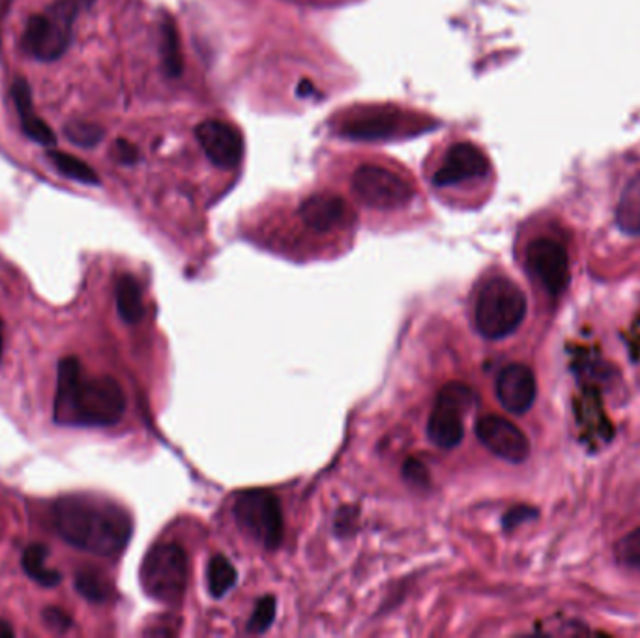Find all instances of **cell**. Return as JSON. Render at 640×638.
<instances>
[{
	"label": "cell",
	"instance_id": "6da1fadb",
	"mask_svg": "<svg viewBox=\"0 0 640 638\" xmlns=\"http://www.w3.org/2000/svg\"><path fill=\"white\" fill-rule=\"evenodd\" d=\"M53 524L68 545L107 558L124 551L131 537L130 515L88 494L59 498L53 506Z\"/></svg>",
	"mask_w": 640,
	"mask_h": 638
},
{
	"label": "cell",
	"instance_id": "7a4b0ae2",
	"mask_svg": "<svg viewBox=\"0 0 640 638\" xmlns=\"http://www.w3.org/2000/svg\"><path fill=\"white\" fill-rule=\"evenodd\" d=\"M126 412V395L111 377H83L77 358H64L57 373L55 421L75 427H111Z\"/></svg>",
	"mask_w": 640,
	"mask_h": 638
},
{
	"label": "cell",
	"instance_id": "3957f363",
	"mask_svg": "<svg viewBox=\"0 0 640 638\" xmlns=\"http://www.w3.org/2000/svg\"><path fill=\"white\" fill-rule=\"evenodd\" d=\"M526 296L508 277H493L481 287L474 320L485 339H504L513 334L526 317Z\"/></svg>",
	"mask_w": 640,
	"mask_h": 638
},
{
	"label": "cell",
	"instance_id": "277c9868",
	"mask_svg": "<svg viewBox=\"0 0 640 638\" xmlns=\"http://www.w3.org/2000/svg\"><path fill=\"white\" fill-rule=\"evenodd\" d=\"M141 586L148 597L160 603H178L188 586V556L184 549L176 543L154 545L141 566Z\"/></svg>",
	"mask_w": 640,
	"mask_h": 638
},
{
	"label": "cell",
	"instance_id": "5b68a950",
	"mask_svg": "<svg viewBox=\"0 0 640 638\" xmlns=\"http://www.w3.org/2000/svg\"><path fill=\"white\" fill-rule=\"evenodd\" d=\"M79 8L59 0L44 14L32 15L23 34V47L30 57L42 62L59 60L72 44V27Z\"/></svg>",
	"mask_w": 640,
	"mask_h": 638
},
{
	"label": "cell",
	"instance_id": "8992f818",
	"mask_svg": "<svg viewBox=\"0 0 640 638\" xmlns=\"http://www.w3.org/2000/svg\"><path fill=\"white\" fill-rule=\"evenodd\" d=\"M238 526L266 549H277L283 539V513L276 496L268 491H248L234 502Z\"/></svg>",
	"mask_w": 640,
	"mask_h": 638
},
{
	"label": "cell",
	"instance_id": "52a82bcc",
	"mask_svg": "<svg viewBox=\"0 0 640 638\" xmlns=\"http://www.w3.org/2000/svg\"><path fill=\"white\" fill-rule=\"evenodd\" d=\"M474 403V393L463 382H450L438 393L437 406L427 423L429 440L444 450L455 448L463 436V414Z\"/></svg>",
	"mask_w": 640,
	"mask_h": 638
},
{
	"label": "cell",
	"instance_id": "ba28073f",
	"mask_svg": "<svg viewBox=\"0 0 640 638\" xmlns=\"http://www.w3.org/2000/svg\"><path fill=\"white\" fill-rule=\"evenodd\" d=\"M352 188L365 204L380 210L405 206L414 195V189L405 178L375 165L360 167L352 176Z\"/></svg>",
	"mask_w": 640,
	"mask_h": 638
},
{
	"label": "cell",
	"instance_id": "9c48e42d",
	"mask_svg": "<svg viewBox=\"0 0 640 638\" xmlns=\"http://www.w3.org/2000/svg\"><path fill=\"white\" fill-rule=\"evenodd\" d=\"M526 266L532 277L551 296L562 294L569 285L568 253L551 238H539L528 246Z\"/></svg>",
	"mask_w": 640,
	"mask_h": 638
},
{
	"label": "cell",
	"instance_id": "30bf717a",
	"mask_svg": "<svg viewBox=\"0 0 640 638\" xmlns=\"http://www.w3.org/2000/svg\"><path fill=\"white\" fill-rule=\"evenodd\" d=\"M481 444L508 463H524L530 455V442L523 431L500 416H483L476 423Z\"/></svg>",
	"mask_w": 640,
	"mask_h": 638
},
{
	"label": "cell",
	"instance_id": "8fae6325",
	"mask_svg": "<svg viewBox=\"0 0 640 638\" xmlns=\"http://www.w3.org/2000/svg\"><path fill=\"white\" fill-rule=\"evenodd\" d=\"M199 145L203 146L206 158L219 169H233L244 152V141L240 131L227 122L206 120L195 130Z\"/></svg>",
	"mask_w": 640,
	"mask_h": 638
},
{
	"label": "cell",
	"instance_id": "7c38bea8",
	"mask_svg": "<svg viewBox=\"0 0 640 638\" xmlns=\"http://www.w3.org/2000/svg\"><path fill=\"white\" fill-rule=\"evenodd\" d=\"M487 171L489 160L478 146L472 143H457L451 146L437 173L433 174V184L437 188H448L463 180L481 178Z\"/></svg>",
	"mask_w": 640,
	"mask_h": 638
},
{
	"label": "cell",
	"instance_id": "4fadbf2b",
	"mask_svg": "<svg viewBox=\"0 0 640 638\" xmlns=\"http://www.w3.org/2000/svg\"><path fill=\"white\" fill-rule=\"evenodd\" d=\"M536 377L523 363H511L496 378V397L511 414L528 412L536 401Z\"/></svg>",
	"mask_w": 640,
	"mask_h": 638
},
{
	"label": "cell",
	"instance_id": "5bb4252c",
	"mask_svg": "<svg viewBox=\"0 0 640 638\" xmlns=\"http://www.w3.org/2000/svg\"><path fill=\"white\" fill-rule=\"evenodd\" d=\"M403 115L390 107H369L352 113L339 126V133L347 139L375 141L397 133L403 126Z\"/></svg>",
	"mask_w": 640,
	"mask_h": 638
},
{
	"label": "cell",
	"instance_id": "9a60e30c",
	"mask_svg": "<svg viewBox=\"0 0 640 638\" xmlns=\"http://www.w3.org/2000/svg\"><path fill=\"white\" fill-rule=\"evenodd\" d=\"M345 214H347L345 201L330 193L313 195L300 206V218L311 231H332L343 221Z\"/></svg>",
	"mask_w": 640,
	"mask_h": 638
},
{
	"label": "cell",
	"instance_id": "2e32d148",
	"mask_svg": "<svg viewBox=\"0 0 640 638\" xmlns=\"http://www.w3.org/2000/svg\"><path fill=\"white\" fill-rule=\"evenodd\" d=\"M10 92H12V100H14L15 107H17V115L21 120V128H23L30 141L42 146L55 145L57 143L55 133L40 116L36 115L29 83L23 81V79H17Z\"/></svg>",
	"mask_w": 640,
	"mask_h": 638
},
{
	"label": "cell",
	"instance_id": "e0dca14e",
	"mask_svg": "<svg viewBox=\"0 0 640 638\" xmlns=\"http://www.w3.org/2000/svg\"><path fill=\"white\" fill-rule=\"evenodd\" d=\"M117 309L120 319L128 324H137L145 317L143 290L133 276H122L117 283Z\"/></svg>",
	"mask_w": 640,
	"mask_h": 638
},
{
	"label": "cell",
	"instance_id": "ac0fdd59",
	"mask_svg": "<svg viewBox=\"0 0 640 638\" xmlns=\"http://www.w3.org/2000/svg\"><path fill=\"white\" fill-rule=\"evenodd\" d=\"M616 223L622 231L640 236V174L631 178L616 208Z\"/></svg>",
	"mask_w": 640,
	"mask_h": 638
},
{
	"label": "cell",
	"instance_id": "d6986e66",
	"mask_svg": "<svg viewBox=\"0 0 640 638\" xmlns=\"http://www.w3.org/2000/svg\"><path fill=\"white\" fill-rule=\"evenodd\" d=\"M47 556H49L47 547L40 545V543H32L21 556V566L34 582H38L40 586H45V588H53V586L60 584L62 575L59 571L45 566Z\"/></svg>",
	"mask_w": 640,
	"mask_h": 638
},
{
	"label": "cell",
	"instance_id": "ffe728a7",
	"mask_svg": "<svg viewBox=\"0 0 640 638\" xmlns=\"http://www.w3.org/2000/svg\"><path fill=\"white\" fill-rule=\"evenodd\" d=\"M47 160L51 161V165L55 167L57 173L75 180L79 184H88V186H98L100 184V176L94 173V169L79 158H75L72 154L60 152V150H51L47 154Z\"/></svg>",
	"mask_w": 640,
	"mask_h": 638
},
{
	"label": "cell",
	"instance_id": "44dd1931",
	"mask_svg": "<svg viewBox=\"0 0 640 638\" xmlns=\"http://www.w3.org/2000/svg\"><path fill=\"white\" fill-rule=\"evenodd\" d=\"M75 588L92 603H103L113 595V586L105 575L94 569H83L75 577Z\"/></svg>",
	"mask_w": 640,
	"mask_h": 638
},
{
	"label": "cell",
	"instance_id": "7402d4cb",
	"mask_svg": "<svg viewBox=\"0 0 640 638\" xmlns=\"http://www.w3.org/2000/svg\"><path fill=\"white\" fill-rule=\"evenodd\" d=\"M238 579V573L234 569L233 564L225 558V556H214L208 564V590L212 597H223L227 594Z\"/></svg>",
	"mask_w": 640,
	"mask_h": 638
},
{
	"label": "cell",
	"instance_id": "603a6c76",
	"mask_svg": "<svg viewBox=\"0 0 640 638\" xmlns=\"http://www.w3.org/2000/svg\"><path fill=\"white\" fill-rule=\"evenodd\" d=\"M161 55H163V66L167 75L178 77L184 70V64H182L175 23L171 19H165L161 25Z\"/></svg>",
	"mask_w": 640,
	"mask_h": 638
},
{
	"label": "cell",
	"instance_id": "cb8c5ba5",
	"mask_svg": "<svg viewBox=\"0 0 640 638\" xmlns=\"http://www.w3.org/2000/svg\"><path fill=\"white\" fill-rule=\"evenodd\" d=\"M64 135L73 145L81 146V148H92V146H96L102 141L103 130L98 124L75 120V122H70L64 128Z\"/></svg>",
	"mask_w": 640,
	"mask_h": 638
},
{
	"label": "cell",
	"instance_id": "d4e9b609",
	"mask_svg": "<svg viewBox=\"0 0 640 638\" xmlns=\"http://www.w3.org/2000/svg\"><path fill=\"white\" fill-rule=\"evenodd\" d=\"M274 616H276V599L270 595L262 597L249 618V633H264L274 622Z\"/></svg>",
	"mask_w": 640,
	"mask_h": 638
},
{
	"label": "cell",
	"instance_id": "484cf974",
	"mask_svg": "<svg viewBox=\"0 0 640 638\" xmlns=\"http://www.w3.org/2000/svg\"><path fill=\"white\" fill-rule=\"evenodd\" d=\"M538 517V509L530 506H515L504 515V530H513L523 522L534 521Z\"/></svg>",
	"mask_w": 640,
	"mask_h": 638
},
{
	"label": "cell",
	"instance_id": "4316f807",
	"mask_svg": "<svg viewBox=\"0 0 640 638\" xmlns=\"http://www.w3.org/2000/svg\"><path fill=\"white\" fill-rule=\"evenodd\" d=\"M620 556L622 560L631 566H640V530L629 534L620 543Z\"/></svg>",
	"mask_w": 640,
	"mask_h": 638
},
{
	"label": "cell",
	"instance_id": "83f0119b",
	"mask_svg": "<svg viewBox=\"0 0 640 638\" xmlns=\"http://www.w3.org/2000/svg\"><path fill=\"white\" fill-rule=\"evenodd\" d=\"M44 620L45 624L49 625L51 629L60 631V633H62V631H68V629L73 625V620L70 618V614L59 609V607H49V609H45Z\"/></svg>",
	"mask_w": 640,
	"mask_h": 638
},
{
	"label": "cell",
	"instance_id": "f1b7e54d",
	"mask_svg": "<svg viewBox=\"0 0 640 638\" xmlns=\"http://www.w3.org/2000/svg\"><path fill=\"white\" fill-rule=\"evenodd\" d=\"M115 156H117V160L120 161V163L133 165V163H137V160H139V150L131 145V143H128V141L120 139V141L115 143Z\"/></svg>",
	"mask_w": 640,
	"mask_h": 638
},
{
	"label": "cell",
	"instance_id": "f546056e",
	"mask_svg": "<svg viewBox=\"0 0 640 638\" xmlns=\"http://www.w3.org/2000/svg\"><path fill=\"white\" fill-rule=\"evenodd\" d=\"M403 472H405V478L410 483H414V485H425V481H427L425 466L422 463H418V461H414V459H408Z\"/></svg>",
	"mask_w": 640,
	"mask_h": 638
},
{
	"label": "cell",
	"instance_id": "4dcf8cb0",
	"mask_svg": "<svg viewBox=\"0 0 640 638\" xmlns=\"http://www.w3.org/2000/svg\"><path fill=\"white\" fill-rule=\"evenodd\" d=\"M14 635V627L8 624V622H4V620H0V638H10L14 637Z\"/></svg>",
	"mask_w": 640,
	"mask_h": 638
},
{
	"label": "cell",
	"instance_id": "1f68e13d",
	"mask_svg": "<svg viewBox=\"0 0 640 638\" xmlns=\"http://www.w3.org/2000/svg\"><path fill=\"white\" fill-rule=\"evenodd\" d=\"M311 92H313L311 83H307V81H304V83H300V87H298V94H300V96H309Z\"/></svg>",
	"mask_w": 640,
	"mask_h": 638
},
{
	"label": "cell",
	"instance_id": "d6a6232c",
	"mask_svg": "<svg viewBox=\"0 0 640 638\" xmlns=\"http://www.w3.org/2000/svg\"><path fill=\"white\" fill-rule=\"evenodd\" d=\"M68 2L75 4L79 10H81V8H90V6L94 4V0H68Z\"/></svg>",
	"mask_w": 640,
	"mask_h": 638
},
{
	"label": "cell",
	"instance_id": "836d02e7",
	"mask_svg": "<svg viewBox=\"0 0 640 638\" xmlns=\"http://www.w3.org/2000/svg\"><path fill=\"white\" fill-rule=\"evenodd\" d=\"M2 350H4V324L0 320V362H2Z\"/></svg>",
	"mask_w": 640,
	"mask_h": 638
}]
</instances>
